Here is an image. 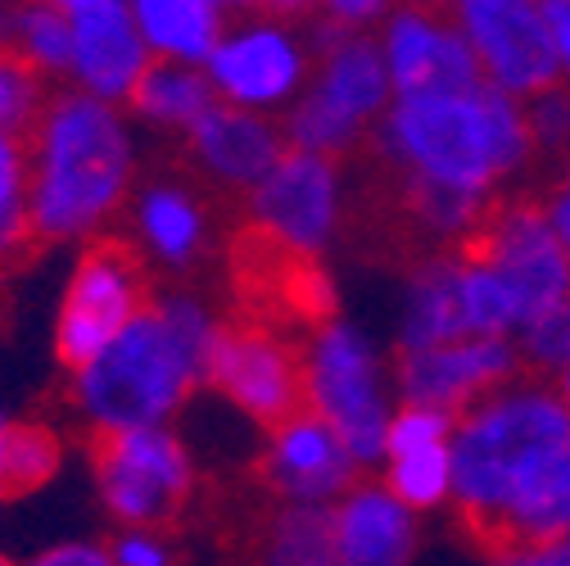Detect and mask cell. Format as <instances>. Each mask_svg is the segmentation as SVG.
Instances as JSON below:
<instances>
[{
  "mask_svg": "<svg viewBox=\"0 0 570 566\" xmlns=\"http://www.w3.org/2000/svg\"><path fill=\"white\" fill-rule=\"evenodd\" d=\"M55 87H46L23 59H14L0 46V131L10 136H28L46 109Z\"/></svg>",
  "mask_w": 570,
  "mask_h": 566,
  "instance_id": "31",
  "label": "cell"
},
{
  "mask_svg": "<svg viewBox=\"0 0 570 566\" xmlns=\"http://www.w3.org/2000/svg\"><path fill=\"white\" fill-rule=\"evenodd\" d=\"M23 566H114L109 544L105 539H55L46 548H37L32 557H23Z\"/></svg>",
  "mask_w": 570,
  "mask_h": 566,
  "instance_id": "35",
  "label": "cell"
},
{
  "mask_svg": "<svg viewBox=\"0 0 570 566\" xmlns=\"http://www.w3.org/2000/svg\"><path fill=\"white\" fill-rule=\"evenodd\" d=\"M213 105H218V96H213L204 68L150 64V74L140 78L136 96L127 100V114H131L136 123L155 127V131H177V136H186Z\"/></svg>",
  "mask_w": 570,
  "mask_h": 566,
  "instance_id": "25",
  "label": "cell"
},
{
  "mask_svg": "<svg viewBox=\"0 0 570 566\" xmlns=\"http://www.w3.org/2000/svg\"><path fill=\"white\" fill-rule=\"evenodd\" d=\"M32 168V241L96 245L109 236L136 195L140 146L127 109L55 87L28 131Z\"/></svg>",
  "mask_w": 570,
  "mask_h": 566,
  "instance_id": "2",
  "label": "cell"
},
{
  "mask_svg": "<svg viewBox=\"0 0 570 566\" xmlns=\"http://www.w3.org/2000/svg\"><path fill=\"white\" fill-rule=\"evenodd\" d=\"M285 131L276 118L245 114L232 105H213L190 131H186V155L195 173L232 195H249L281 159H285Z\"/></svg>",
  "mask_w": 570,
  "mask_h": 566,
  "instance_id": "19",
  "label": "cell"
},
{
  "mask_svg": "<svg viewBox=\"0 0 570 566\" xmlns=\"http://www.w3.org/2000/svg\"><path fill=\"white\" fill-rule=\"evenodd\" d=\"M105 544L114 566H177V544L168 530H114Z\"/></svg>",
  "mask_w": 570,
  "mask_h": 566,
  "instance_id": "33",
  "label": "cell"
},
{
  "mask_svg": "<svg viewBox=\"0 0 570 566\" xmlns=\"http://www.w3.org/2000/svg\"><path fill=\"white\" fill-rule=\"evenodd\" d=\"M258 480L276 504L335 508L344 494L363 480V471L326 421L313 417L308 408H299L285 421H276L272 431H263Z\"/></svg>",
  "mask_w": 570,
  "mask_h": 566,
  "instance_id": "13",
  "label": "cell"
},
{
  "mask_svg": "<svg viewBox=\"0 0 570 566\" xmlns=\"http://www.w3.org/2000/svg\"><path fill=\"white\" fill-rule=\"evenodd\" d=\"M14 421H19V417H14V412H10L6 403H0V458H6V445H10V431H14Z\"/></svg>",
  "mask_w": 570,
  "mask_h": 566,
  "instance_id": "39",
  "label": "cell"
},
{
  "mask_svg": "<svg viewBox=\"0 0 570 566\" xmlns=\"http://www.w3.org/2000/svg\"><path fill=\"white\" fill-rule=\"evenodd\" d=\"M376 46L385 59L394 100L480 87L475 55H471V46H466V37L449 10L390 6L385 23L376 28Z\"/></svg>",
  "mask_w": 570,
  "mask_h": 566,
  "instance_id": "14",
  "label": "cell"
},
{
  "mask_svg": "<svg viewBox=\"0 0 570 566\" xmlns=\"http://www.w3.org/2000/svg\"><path fill=\"white\" fill-rule=\"evenodd\" d=\"M543 19H548L552 55H557V74L570 87V0H543Z\"/></svg>",
  "mask_w": 570,
  "mask_h": 566,
  "instance_id": "38",
  "label": "cell"
},
{
  "mask_svg": "<svg viewBox=\"0 0 570 566\" xmlns=\"http://www.w3.org/2000/svg\"><path fill=\"white\" fill-rule=\"evenodd\" d=\"M131 10L150 59L181 68H208L236 19V10L223 0H131Z\"/></svg>",
  "mask_w": 570,
  "mask_h": 566,
  "instance_id": "23",
  "label": "cell"
},
{
  "mask_svg": "<svg viewBox=\"0 0 570 566\" xmlns=\"http://www.w3.org/2000/svg\"><path fill=\"white\" fill-rule=\"evenodd\" d=\"M525 123H530V140L539 159H557V164L570 159V87L566 82L525 100Z\"/></svg>",
  "mask_w": 570,
  "mask_h": 566,
  "instance_id": "32",
  "label": "cell"
},
{
  "mask_svg": "<svg viewBox=\"0 0 570 566\" xmlns=\"http://www.w3.org/2000/svg\"><path fill=\"white\" fill-rule=\"evenodd\" d=\"M308 10H236L223 46L208 59V87L218 105L285 118L313 82L317 46L304 23Z\"/></svg>",
  "mask_w": 570,
  "mask_h": 566,
  "instance_id": "6",
  "label": "cell"
},
{
  "mask_svg": "<svg viewBox=\"0 0 570 566\" xmlns=\"http://www.w3.org/2000/svg\"><path fill=\"white\" fill-rule=\"evenodd\" d=\"M91 476L114 530H168L199 489V458L177 427H140L96 440Z\"/></svg>",
  "mask_w": 570,
  "mask_h": 566,
  "instance_id": "7",
  "label": "cell"
},
{
  "mask_svg": "<svg viewBox=\"0 0 570 566\" xmlns=\"http://www.w3.org/2000/svg\"><path fill=\"white\" fill-rule=\"evenodd\" d=\"M539 199H543V214H548V223H552V232H557V241L570 258V159L557 164V173H552V182Z\"/></svg>",
  "mask_w": 570,
  "mask_h": 566,
  "instance_id": "37",
  "label": "cell"
},
{
  "mask_svg": "<svg viewBox=\"0 0 570 566\" xmlns=\"http://www.w3.org/2000/svg\"><path fill=\"white\" fill-rule=\"evenodd\" d=\"M462 254L466 250H435L412 263L403 276V300H399V353L435 349L466 340V304H462Z\"/></svg>",
  "mask_w": 570,
  "mask_h": 566,
  "instance_id": "22",
  "label": "cell"
},
{
  "mask_svg": "<svg viewBox=\"0 0 570 566\" xmlns=\"http://www.w3.org/2000/svg\"><path fill=\"white\" fill-rule=\"evenodd\" d=\"M517 353H521V372L539 381H557L570 368V300L543 313L539 322L517 331Z\"/></svg>",
  "mask_w": 570,
  "mask_h": 566,
  "instance_id": "30",
  "label": "cell"
},
{
  "mask_svg": "<svg viewBox=\"0 0 570 566\" xmlns=\"http://www.w3.org/2000/svg\"><path fill=\"white\" fill-rule=\"evenodd\" d=\"M63 467V440L46 421H14L6 458H0V494H32L50 485Z\"/></svg>",
  "mask_w": 570,
  "mask_h": 566,
  "instance_id": "29",
  "label": "cell"
},
{
  "mask_svg": "<svg viewBox=\"0 0 570 566\" xmlns=\"http://www.w3.org/2000/svg\"><path fill=\"white\" fill-rule=\"evenodd\" d=\"M453 431H458L453 412L421 403L394 408L390 445L376 480L416 517L453 508Z\"/></svg>",
  "mask_w": 570,
  "mask_h": 566,
  "instance_id": "17",
  "label": "cell"
},
{
  "mask_svg": "<svg viewBox=\"0 0 570 566\" xmlns=\"http://www.w3.org/2000/svg\"><path fill=\"white\" fill-rule=\"evenodd\" d=\"M372 150L399 177L453 186L489 204L503 199L539 159L525 105L484 82L471 91L394 100L372 131Z\"/></svg>",
  "mask_w": 570,
  "mask_h": 566,
  "instance_id": "3",
  "label": "cell"
},
{
  "mask_svg": "<svg viewBox=\"0 0 570 566\" xmlns=\"http://www.w3.org/2000/svg\"><path fill=\"white\" fill-rule=\"evenodd\" d=\"M223 331L227 322L199 291H159L100 359L68 377V403L96 440L140 427H177V417L204 390Z\"/></svg>",
  "mask_w": 570,
  "mask_h": 566,
  "instance_id": "1",
  "label": "cell"
},
{
  "mask_svg": "<svg viewBox=\"0 0 570 566\" xmlns=\"http://www.w3.org/2000/svg\"><path fill=\"white\" fill-rule=\"evenodd\" d=\"M552 390H557V394H561V403L570 408V368H566V372H561V377L552 381Z\"/></svg>",
  "mask_w": 570,
  "mask_h": 566,
  "instance_id": "40",
  "label": "cell"
},
{
  "mask_svg": "<svg viewBox=\"0 0 570 566\" xmlns=\"http://www.w3.org/2000/svg\"><path fill=\"white\" fill-rule=\"evenodd\" d=\"M385 14H390L385 0H326V6L313 10L317 23H326L335 32H353V37H376Z\"/></svg>",
  "mask_w": 570,
  "mask_h": 566,
  "instance_id": "34",
  "label": "cell"
},
{
  "mask_svg": "<svg viewBox=\"0 0 570 566\" xmlns=\"http://www.w3.org/2000/svg\"><path fill=\"white\" fill-rule=\"evenodd\" d=\"M331 526L335 566H416L421 517L407 513L376 476H363L331 508Z\"/></svg>",
  "mask_w": 570,
  "mask_h": 566,
  "instance_id": "21",
  "label": "cell"
},
{
  "mask_svg": "<svg viewBox=\"0 0 570 566\" xmlns=\"http://www.w3.org/2000/svg\"><path fill=\"white\" fill-rule=\"evenodd\" d=\"M521 372L517 340H489V335H466L453 344L416 349V353H394V390L399 403H421L462 417L480 399L512 386Z\"/></svg>",
  "mask_w": 570,
  "mask_h": 566,
  "instance_id": "15",
  "label": "cell"
},
{
  "mask_svg": "<svg viewBox=\"0 0 570 566\" xmlns=\"http://www.w3.org/2000/svg\"><path fill=\"white\" fill-rule=\"evenodd\" d=\"M399 204L407 223L435 241L440 250H471V241L480 236L484 218H489V199L453 191V186H435V182H421V177H399Z\"/></svg>",
  "mask_w": 570,
  "mask_h": 566,
  "instance_id": "26",
  "label": "cell"
},
{
  "mask_svg": "<svg viewBox=\"0 0 570 566\" xmlns=\"http://www.w3.org/2000/svg\"><path fill=\"white\" fill-rule=\"evenodd\" d=\"M204 390L213 399H223L236 417L272 431L276 421L304 408L299 344L272 326H258V322L227 326L208 359Z\"/></svg>",
  "mask_w": 570,
  "mask_h": 566,
  "instance_id": "12",
  "label": "cell"
},
{
  "mask_svg": "<svg viewBox=\"0 0 570 566\" xmlns=\"http://www.w3.org/2000/svg\"><path fill=\"white\" fill-rule=\"evenodd\" d=\"M68 32H73V64L68 87L127 109L140 78L150 74V50L136 28L131 0H63Z\"/></svg>",
  "mask_w": 570,
  "mask_h": 566,
  "instance_id": "16",
  "label": "cell"
},
{
  "mask_svg": "<svg viewBox=\"0 0 570 566\" xmlns=\"http://www.w3.org/2000/svg\"><path fill=\"white\" fill-rule=\"evenodd\" d=\"M471 254L503 281L521 326L570 300V258L534 195H503L471 241Z\"/></svg>",
  "mask_w": 570,
  "mask_h": 566,
  "instance_id": "10",
  "label": "cell"
},
{
  "mask_svg": "<svg viewBox=\"0 0 570 566\" xmlns=\"http://www.w3.org/2000/svg\"><path fill=\"white\" fill-rule=\"evenodd\" d=\"M489 566H570V539L543 544H493Z\"/></svg>",
  "mask_w": 570,
  "mask_h": 566,
  "instance_id": "36",
  "label": "cell"
},
{
  "mask_svg": "<svg viewBox=\"0 0 570 566\" xmlns=\"http://www.w3.org/2000/svg\"><path fill=\"white\" fill-rule=\"evenodd\" d=\"M127 236L146 267L186 276L213 250V214L195 186L181 177L140 182L127 204Z\"/></svg>",
  "mask_w": 570,
  "mask_h": 566,
  "instance_id": "18",
  "label": "cell"
},
{
  "mask_svg": "<svg viewBox=\"0 0 570 566\" xmlns=\"http://www.w3.org/2000/svg\"><path fill=\"white\" fill-rule=\"evenodd\" d=\"M299 363L304 408L340 436L358 471H381L390 421L399 408L394 363H385L381 340L363 322L326 313L299 340Z\"/></svg>",
  "mask_w": 570,
  "mask_h": 566,
  "instance_id": "5",
  "label": "cell"
},
{
  "mask_svg": "<svg viewBox=\"0 0 570 566\" xmlns=\"http://www.w3.org/2000/svg\"><path fill=\"white\" fill-rule=\"evenodd\" d=\"M249 566H335L331 508L276 504L254 535Z\"/></svg>",
  "mask_w": 570,
  "mask_h": 566,
  "instance_id": "27",
  "label": "cell"
},
{
  "mask_svg": "<svg viewBox=\"0 0 570 566\" xmlns=\"http://www.w3.org/2000/svg\"><path fill=\"white\" fill-rule=\"evenodd\" d=\"M32 241V168L28 136L0 131V263Z\"/></svg>",
  "mask_w": 570,
  "mask_h": 566,
  "instance_id": "28",
  "label": "cell"
},
{
  "mask_svg": "<svg viewBox=\"0 0 570 566\" xmlns=\"http://www.w3.org/2000/svg\"><path fill=\"white\" fill-rule=\"evenodd\" d=\"M449 14L475 55L484 87L525 105L561 82L543 0H458Z\"/></svg>",
  "mask_w": 570,
  "mask_h": 566,
  "instance_id": "11",
  "label": "cell"
},
{
  "mask_svg": "<svg viewBox=\"0 0 570 566\" xmlns=\"http://www.w3.org/2000/svg\"><path fill=\"white\" fill-rule=\"evenodd\" d=\"M150 272L136 258L131 245L105 236L87 250H78L73 267L63 276V291L55 304L50 344L59 368L73 377L150 309Z\"/></svg>",
  "mask_w": 570,
  "mask_h": 566,
  "instance_id": "8",
  "label": "cell"
},
{
  "mask_svg": "<svg viewBox=\"0 0 570 566\" xmlns=\"http://www.w3.org/2000/svg\"><path fill=\"white\" fill-rule=\"evenodd\" d=\"M0 566H23V562H19V557H10L6 548H0Z\"/></svg>",
  "mask_w": 570,
  "mask_h": 566,
  "instance_id": "41",
  "label": "cell"
},
{
  "mask_svg": "<svg viewBox=\"0 0 570 566\" xmlns=\"http://www.w3.org/2000/svg\"><path fill=\"white\" fill-rule=\"evenodd\" d=\"M308 28H313V46H317V68H313L308 96H317L326 109H335L353 127L376 131V123L394 105V87H390L376 37L335 32V28L317 23L313 10H308Z\"/></svg>",
  "mask_w": 570,
  "mask_h": 566,
  "instance_id": "20",
  "label": "cell"
},
{
  "mask_svg": "<svg viewBox=\"0 0 570 566\" xmlns=\"http://www.w3.org/2000/svg\"><path fill=\"white\" fill-rule=\"evenodd\" d=\"M0 46L23 59L46 87H68V64H73V32H68L63 0H23V6H0Z\"/></svg>",
  "mask_w": 570,
  "mask_h": 566,
  "instance_id": "24",
  "label": "cell"
},
{
  "mask_svg": "<svg viewBox=\"0 0 570 566\" xmlns=\"http://www.w3.org/2000/svg\"><path fill=\"white\" fill-rule=\"evenodd\" d=\"M344 208V168L299 150H285V159L245 195L249 232L304 267H317V258L340 241Z\"/></svg>",
  "mask_w": 570,
  "mask_h": 566,
  "instance_id": "9",
  "label": "cell"
},
{
  "mask_svg": "<svg viewBox=\"0 0 570 566\" xmlns=\"http://www.w3.org/2000/svg\"><path fill=\"white\" fill-rule=\"evenodd\" d=\"M570 440V408L552 381L517 377L498 394L480 399L458 417L453 431V508L458 517L489 539L508 480L543 449Z\"/></svg>",
  "mask_w": 570,
  "mask_h": 566,
  "instance_id": "4",
  "label": "cell"
},
{
  "mask_svg": "<svg viewBox=\"0 0 570 566\" xmlns=\"http://www.w3.org/2000/svg\"><path fill=\"white\" fill-rule=\"evenodd\" d=\"M0 499H6V494H0Z\"/></svg>",
  "mask_w": 570,
  "mask_h": 566,
  "instance_id": "42",
  "label": "cell"
}]
</instances>
